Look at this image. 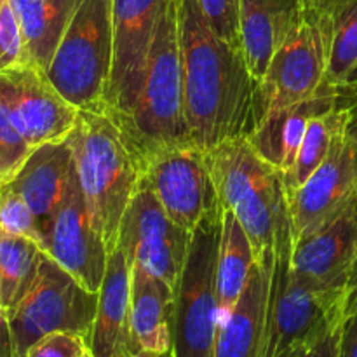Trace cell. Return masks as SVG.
Masks as SVG:
<instances>
[{
    "label": "cell",
    "instance_id": "18",
    "mask_svg": "<svg viewBox=\"0 0 357 357\" xmlns=\"http://www.w3.org/2000/svg\"><path fill=\"white\" fill-rule=\"evenodd\" d=\"M274 258L255 261L239 300L216 330L211 357H260Z\"/></svg>",
    "mask_w": 357,
    "mask_h": 357
},
{
    "label": "cell",
    "instance_id": "31",
    "mask_svg": "<svg viewBox=\"0 0 357 357\" xmlns=\"http://www.w3.org/2000/svg\"><path fill=\"white\" fill-rule=\"evenodd\" d=\"M202 14L216 35L229 44L241 45V0H197Z\"/></svg>",
    "mask_w": 357,
    "mask_h": 357
},
{
    "label": "cell",
    "instance_id": "29",
    "mask_svg": "<svg viewBox=\"0 0 357 357\" xmlns=\"http://www.w3.org/2000/svg\"><path fill=\"white\" fill-rule=\"evenodd\" d=\"M31 146L21 136L9 114L0 103V178L2 183L13 180L31 153Z\"/></svg>",
    "mask_w": 357,
    "mask_h": 357
},
{
    "label": "cell",
    "instance_id": "38",
    "mask_svg": "<svg viewBox=\"0 0 357 357\" xmlns=\"http://www.w3.org/2000/svg\"><path fill=\"white\" fill-rule=\"evenodd\" d=\"M340 87H345V89H351V87H357V63H356L354 68H352V72L347 75L345 82L342 84Z\"/></svg>",
    "mask_w": 357,
    "mask_h": 357
},
{
    "label": "cell",
    "instance_id": "25",
    "mask_svg": "<svg viewBox=\"0 0 357 357\" xmlns=\"http://www.w3.org/2000/svg\"><path fill=\"white\" fill-rule=\"evenodd\" d=\"M44 250L35 241L0 230V305L10 309L26 293Z\"/></svg>",
    "mask_w": 357,
    "mask_h": 357
},
{
    "label": "cell",
    "instance_id": "14",
    "mask_svg": "<svg viewBox=\"0 0 357 357\" xmlns=\"http://www.w3.org/2000/svg\"><path fill=\"white\" fill-rule=\"evenodd\" d=\"M0 103L31 149L68 138L79 115L47 73L33 65L0 72Z\"/></svg>",
    "mask_w": 357,
    "mask_h": 357
},
{
    "label": "cell",
    "instance_id": "43",
    "mask_svg": "<svg viewBox=\"0 0 357 357\" xmlns=\"http://www.w3.org/2000/svg\"><path fill=\"white\" fill-rule=\"evenodd\" d=\"M0 185H2V178H0Z\"/></svg>",
    "mask_w": 357,
    "mask_h": 357
},
{
    "label": "cell",
    "instance_id": "12",
    "mask_svg": "<svg viewBox=\"0 0 357 357\" xmlns=\"http://www.w3.org/2000/svg\"><path fill=\"white\" fill-rule=\"evenodd\" d=\"M166 0H112L114 61L105 110L124 124L135 112L145 82L146 61Z\"/></svg>",
    "mask_w": 357,
    "mask_h": 357
},
{
    "label": "cell",
    "instance_id": "22",
    "mask_svg": "<svg viewBox=\"0 0 357 357\" xmlns=\"http://www.w3.org/2000/svg\"><path fill=\"white\" fill-rule=\"evenodd\" d=\"M176 293L155 275L131 268V340L135 349L173 352Z\"/></svg>",
    "mask_w": 357,
    "mask_h": 357
},
{
    "label": "cell",
    "instance_id": "36",
    "mask_svg": "<svg viewBox=\"0 0 357 357\" xmlns=\"http://www.w3.org/2000/svg\"><path fill=\"white\" fill-rule=\"evenodd\" d=\"M0 357H14L9 314H7V309L3 305H0Z\"/></svg>",
    "mask_w": 357,
    "mask_h": 357
},
{
    "label": "cell",
    "instance_id": "42",
    "mask_svg": "<svg viewBox=\"0 0 357 357\" xmlns=\"http://www.w3.org/2000/svg\"><path fill=\"white\" fill-rule=\"evenodd\" d=\"M2 3H3V0H0V6H2Z\"/></svg>",
    "mask_w": 357,
    "mask_h": 357
},
{
    "label": "cell",
    "instance_id": "35",
    "mask_svg": "<svg viewBox=\"0 0 357 357\" xmlns=\"http://www.w3.org/2000/svg\"><path fill=\"white\" fill-rule=\"evenodd\" d=\"M342 357H357V310L349 314L344 321Z\"/></svg>",
    "mask_w": 357,
    "mask_h": 357
},
{
    "label": "cell",
    "instance_id": "32",
    "mask_svg": "<svg viewBox=\"0 0 357 357\" xmlns=\"http://www.w3.org/2000/svg\"><path fill=\"white\" fill-rule=\"evenodd\" d=\"M87 349L89 342L84 335L56 331L35 342L24 357H80Z\"/></svg>",
    "mask_w": 357,
    "mask_h": 357
},
{
    "label": "cell",
    "instance_id": "15",
    "mask_svg": "<svg viewBox=\"0 0 357 357\" xmlns=\"http://www.w3.org/2000/svg\"><path fill=\"white\" fill-rule=\"evenodd\" d=\"M345 128L309 180L286 194L293 243L319 230L357 199V150Z\"/></svg>",
    "mask_w": 357,
    "mask_h": 357
},
{
    "label": "cell",
    "instance_id": "5",
    "mask_svg": "<svg viewBox=\"0 0 357 357\" xmlns=\"http://www.w3.org/2000/svg\"><path fill=\"white\" fill-rule=\"evenodd\" d=\"M291 222L288 208L275 232L267 326L260 357H281L300 345H312L330 324L347 317L351 295L317 291L291 272Z\"/></svg>",
    "mask_w": 357,
    "mask_h": 357
},
{
    "label": "cell",
    "instance_id": "1",
    "mask_svg": "<svg viewBox=\"0 0 357 357\" xmlns=\"http://www.w3.org/2000/svg\"><path fill=\"white\" fill-rule=\"evenodd\" d=\"M180 44L192 142L208 150L250 136L261 119V91L241 45L213 31L197 0H180Z\"/></svg>",
    "mask_w": 357,
    "mask_h": 357
},
{
    "label": "cell",
    "instance_id": "16",
    "mask_svg": "<svg viewBox=\"0 0 357 357\" xmlns=\"http://www.w3.org/2000/svg\"><path fill=\"white\" fill-rule=\"evenodd\" d=\"M291 272L317 291L352 295L357 271V199L340 215L293 243Z\"/></svg>",
    "mask_w": 357,
    "mask_h": 357
},
{
    "label": "cell",
    "instance_id": "7",
    "mask_svg": "<svg viewBox=\"0 0 357 357\" xmlns=\"http://www.w3.org/2000/svg\"><path fill=\"white\" fill-rule=\"evenodd\" d=\"M96 309L98 293L84 288L44 251L30 288L7 309L14 357H24L35 342L56 331L84 335L89 342Z\"/></svg>",
    "mask_w": 357,
    "mask_h": 357
},
{
    "label": "cell",
    "instance_id": "3",
    "mask_svg": "<svg viewBox=\"0 0 357 357\" xmlns=\"http://www.w3.org/2000/svg\"><path fill=\"white\" fill-rule=\"evenodd\" d=\"M206 160L220 208L236 213L255 260L274 257L279 220L288 208L281 171L253 149L248 136L208 149Z\"/></svg>",
    "mask_w": 357,
    "mask_h": 357
},
{
    "label": "cell",
    "instance_id": "26",
    "mask_svg": "<svg viewBox=\"0 0 357 357\" xmlns=\"http://www.w3.org/2000/svg\"><path fill=\"white\" fill-rule=\"evenodd\" d=\"M347 108L337 107L328 114L317 115L309 122L295 164L288 173L282 174L286 194L302 187L310 174L324 162L337 132L347 126Z\"/></svg>",
    "mask_w": 357,
    "mask_h": 357
},
{
    "label": "cell",
    "instance_id": "11",
    "mask_svg": "<svg viewBox=\"0 0 357 357\" xmlns=\"http://www.w3.org/2000/svg\"><path fill=\"white\" fill-rule=\"evenodd\" d=\"M190 239L192 234L176 225L153 192L139 183L122 216L117 239L129 268H143L176 293Z\"/></svg>",
    "mask_w": 357,
    "mask_h": 357
},
{
    "label": "cell",
    "instance_id": "19",
    "mask_svg": "<svg viewBox=\"0 0 357 357\" xmlns=\"http://www.w3.org/2000/svg\"><path fill=\"white\" fill-rule=\"evenodd\" d=\"M72 164L73 153L68 139L44 143L31 150L16 176L7 181L33 211L44 244L52 216L65 192Z\"/></svg>",
    "mask_w": 357,
    "mask_h": 357
},
{
    "label": "cell",
    "instance_id": "30",
    "mask_svg": "<svg viewBox=\"0 0 357 357\" xmlns=\"http://www.w3.org/2000/svg\"><path fill=\"white\" fill-rule=\"evenodd\" d=\"M28 65L23 33L7 0L0 6V72Z\"/></svg>",
    "mask_w": 357,
    "mask_h": 357
},
{
    "label": "cell",
    "instance_id": "41",
    "mask_svg": "<svg viewBox=\"0 0 357 357\" xmlns=\"http://www.w3.org/2000/svg\"><path fill=\"white\" fill-rule=\"evenodd\" d=\"M80 357H94V354H93V352H91V351H89V349H87V351H86V352H84V354H82V356H80Z\"/></svg>",
    "mask_w": 357,
    "mask_h": 357
},
{
    "label": "cell",
    "instance_id": "4",
    "mask_svg": "<svg viewBox=\"0 0 357 357\" xmlns=\"http://www.w3.org/2000/svg\"><path fill=\"white\" fill-rule=\"evenodd\" d=\"M121 128L136 157L157 146L192 142L185 115L180 0H166L146 61L142 94Z\"/></svg>",
    "mask_w": 357,
    "mask_h": 357
},
{
    "label": "cell",
    "instance_id": "13",
    "mask_svg": "<svg viewBox=\"0 0 357 357\" xmlns=\"http://www.w3.org/2000/svg\"><path fill=\"white\" fill-rule=\"evenodd\" d=\"M44 251L84 288L100 291L110 253L87 208L75 162L45 236Z\"/></svg>",
    "mask_w": 357,
    "mask_h": 357
},
{
    "label": "cell",
    "instance_id": "33",
    "mask_svg": "<svg viewBox=\"0 0 357 357\" xmlns=\"http://www.w3.org/2000/svg\"><path fill=\"white\" fill-rule=\"evenodd\" d=\"M344 319L335 321L328 326V330L307 349L303 357H342V330H344Z\"/></svg>",
    "mask_w": 357,
    "mask_h": 357
},
{
    "label": "cell",
    "instance_id": "40",
    "mask_svg": "<svg viewBox=\"0 0 357 357\" xmlns=\"http://www.w3.org/2000/svg\"><path fill=\"white\" fill-rule=\"evenodd\" d=\"M354 310H357V286L354 288V291H352L351 295V300H349V307H347V316L351 312H354Z\"/></svg>",
    "mask_w": 357,
    "mask_h": 357
},
{
    "label": "cell",
    "instance_id": "17",
    "mask_svg": "<svg viewBox=\"0 0 357 357\" xmlns=\"http://www.w3.org/2000/svg\"><path fill=\"white\" fill-rule=\"evenodd\" d=\"M337 107L338 87L324 82L314 96L264 115L248 139L267 162L286 174L295 164L309 122Z\"/></svg>",
    "mask_w": 357,
    "mask_h": 357
},
{
    "label": "cell",
    "instance_id": "24",
    "mask_svg": "<svg viewBox=\"0 0 357 357\" xmlns=\"http://www.w3.org/2000/svg\"><path fill=\"white\" fill-rule=\"evenodd\" d=\"M253 246L232 209H222L218 260H216V298L220 321L229 316L246 286L255 264Z\"/></svg>",
    "mask_w": 357,
    "mask_h": 357
},
{
    "label": "cell",
    "instance_id": "9",
    "mask_svg": "<svg viewBox=\"0 0 357 357\" xmlns=\"http://www.w3.org/2000/svg\"><path fill=\"white\" fill-rule=\"evenodd\" d=\"M331 16L326 0H302L291 33L260 82L261 117L314 96L326 80Z\"/></svg>",
    "mask_w": 357,
    "mask_h": 357
},
{
    "label": "cell",
    "instance_id": "23",
    "mask_svg": "<svg viewBox=\"0 0 357 357\" xmlns=\"http://www.w3.org/2000/svg\"><path fill=\"white\" fill-rule=\"evenodd\" d=\"M17 17L28 65L47 72L77 0H7Z\"/></svg>",
    "mask_w": 357,
    "mask_h": 357
},
{
    "label": "cell",
    "instance_id": "28",
    "mask_svg": "<svg viewBox=\"0 0 357 357\" xmlns=\"http://www.w3.org/2000/svg\"><path fill=\"white\" fill-rule=\"evenodd\" d=\"M0 230L13 236L28 237L44 250V237L33 211L26 201L7 183L0 185Z\"/></svg>",
    "mask_w": 357,
    "mask_h": 357
},
{
    "label": "cell",
    "instance_id": "20",
    "mask_svg": "<svg viewBox=\"0 0 357 357\" xmlns=\"http://www.w3.org/2000/svg\"><path fill=\"white\" fill-rule=\"evenodd\" d=\"M131 268L115 248L108 255L107 272L98 291V309L89 337L94 357H117L135 349L131 340Z\"/></svg>",
    "mask_w": 357,
    "mask_h": 357
},
{
    "label": "cell",
    "instance_id": "37",
    "mask_svg": "<svg viewBox=\"0 0 357 357\" xmlns=\"http://www.w3.org/2000/svg\"><path fill=\"white\" fill-rule=\"evenodd\" d=\"M117 357H173V352H164V354H159V352H150V351H145V349H129V351H124Z\"/></svg>",
    "mask_w": 357,
    "mask_h": 357
},
{
    "label": "cell",
    "instance_id": "2",
    "mask_svg": "<svg viewBox=\"0 0 357 357\" xmlns=\"http://www.w3.org/2000/svg\"><path fill=\"white\" fill-rule=\"evenodd\" d=\"M77 176L108 253L117 248L126 208L138 190V157L121 124L105 108L79 110L68 135Z\"/></svg>",
    "mask_w": 357,
    "mask_h": 357
},
{
    "label": "cell",
    "instance_id": "21",
    "mask_svg": "<svg viewBox=\"0 0 357 357\" xmlns=\"http://www.w3.org/2000/svg\"><path fill=\"white\" fill-rule=\"evenodd\" d=\"M302 0H241L239 38L251 75L261 82L298 17Z\"/></svg>",
    "mask_w": 357,
    "mask_h": 357
},
{
    "label": "cell",
    "instance_id": "39",
    "mask_svg": "<svg viewBox=\"0 0 357 357\" xmlns=\"http://www.w3.org/2000/svg\"><path fill=\"white\" fill-rule=\"evenodd\" d=\"M309 347H310V345H309ZM309 347H307V345H300V347H295V349H291V351L284 352V354H282L281 357H303Z\"/></svg>",
    "mask_w": 357,
    "mask_h": 357
},
{
    "label": "cell",
    "instance_id": "8",
    "mask_svg": "<svg viewBox=\"0 0 357 357\" xmlns=\"http://www.w3.org/2000/svg\"><path fill=\"white\" fill-rule=\"evenodd\" d=\"M222 208H215L192 232L187 261L176 291L173 357H211L220 324L216 298Z\"/></svg>",
    "mask_w": 357,
    "mask_h": 357
},
{
    "label": "cell",
    "instance_id": "27",
    "mask_svg": "<svg viewBox=\"0 0 357 357\" xmlns=\"http://www.w3.org/2000/svg\"><path fill=\"white\" fill-rule=\"evenodd\" d=\"M331 16V52L326 80L340 87L357 63V0H326Z\"/></svg>",
    "mask_w": 357,
    "mask_h": 357
},
{
    "label": "cell",
    "instance_id": "6",
    "mask_svg": "<svg viewBox=\"0 0 357 357\" xmlns=\"http://www.w3.org/2000/svg\"><path fill=\"white\" fill-rule=\"evenodd\" d=\"M114 61L112 0H77L47 79L79 110L105 108Z\"/></svg>",
    "mask_w": 357,
    "mask_h": 357
},
{
    "label": "cell",
    "instance_id": "34",
    "mask_svg": "<svg viewBox=\"0 0 357 357\" xmlns=\"http://www.w3.org/2000/svg\"><path fill=\"white\" fill-rule=\"evenodd\" d=\"M338 107L347 108L349 117L345 131L357 150V87H351V89L338 87Z\"/></svg>",
    "mask_w": 357,
    "mask_h": 357
},
{
    "label": "cell",
    "instance_id": "10",
    "mask_svg": "<svg viewBox=\"0 0 357 357\" xmlns=\"http://www.w3.org/2000/svg\"><path fill=\"white\" fill-rule=\"evenodd\" d=\"M142 178L166 215L187 232H194L209 211L218 208L206 150L194 142L171 143L138 157Z\"/></svg>",
    "mask_w": 357,
    "mask_h": 357
}]
</instances>
